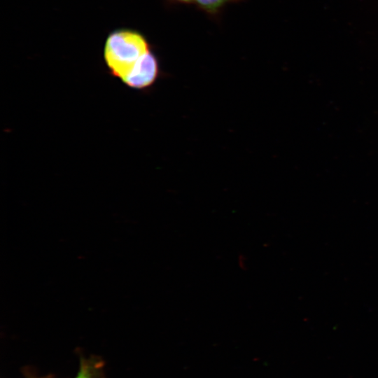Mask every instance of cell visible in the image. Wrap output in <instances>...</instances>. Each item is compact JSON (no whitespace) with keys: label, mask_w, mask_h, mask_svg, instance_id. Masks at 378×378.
<instances>
[{"label":"cell","mask_w":378,"mask_h":378,"mask_svg":"<svg viewBox=\"0 0 378 378\" xmlns=\"http://www.w3.org/2000/svg\"><path fill=\"white\" fill-rule=\"evenodd\" d=\"M150 50L148 41L139 31L130 28L113 30L108 34L103 49L108 73L122 82Z\"/></svg>","instance_id":"obj_1"},{"label":"cell","mask_w":378,"mask_h":378,"mask_svg":"<svg viewBox=\"0 0 378 378\" xmlns=\"http://www.w3.org/2000/svg\"><path fill=\"white\" fill-rule=\"evenodd\" d=\"M161 75L160 62L153 50L148 51L122 81L128 88L137 90H150Z\"/></svg>","instance_id":"obj_2"},{"label":"cell","mask_w":378,"mask_h":378,"mask_svg":"<svg viewBox=\"0 0 378 378\" xmlns=\"http://www.w3.org/2000/svg\"><path fill=\"white\" fill-rule=\"evenodd\" d=\"M76 378H104L103 363L99 358H82Z\"/></svg>","instance_id":"obj_3"},{"label":"cell","mask_w":378,"mask_h":378,"mask_svg":"<svg viewBox=\"0 0 378 378\" xmlns=\"http://www.w3.org/2000/svg\"><path fill=\"white\" fill-rule=\"evenodd\" d=\"M234 0H194L195 4L209 14H216L227 4Z\"/></svg>","instance_id":"obj_4"},{"label":"cell","mask_w":378,"mask_h":378,"mask_svg":"<svg viewBox=\"0 0 378 378\" xmlns=\"http://www.w3.org/2000/svg\"><path fill=\"white\" fill-rule=\"evenodd\" d=\"M173 1L181 3V4H190L194 2V0H172Z\"/></svg>","instance_id":"obj_5"}]
</instances>
